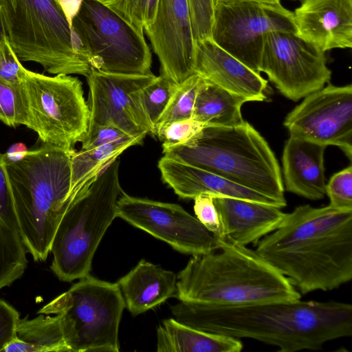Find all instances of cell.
<instances>
[{
    "label": "cell",
    "instance_id": "26",
    "mask_svg": "<svg viewBox=\"0 0 352 352\" xmlns=\"http://www.w3.org/2000/svg\"><path fill=\"white\" fill-rule=\"evenodd\" d=\"M247 100L203 78L198 89L192 118L206 126H234L245 120L241 107Z\"/></svg>",
    "mask_w": 352,
    "mask_h": 352
},
{
    "label": "cell",
    "instance_id": "24",
    "mask_svg": "<svg viewBox=\"0 0 352 352\" xmlns=\"http://www.w3.org/2000/svg\"><path fill=\"white\" fill-rule=\"evenodd\" d=\"M142 141V138H132L89 149L74 151L71 157L68 206L80 197L121 153L131 146L140 144Z\"/></svg>",
    "mask_w": 352,
    "mask_h": 352
},
{
    "label": "cell",
    "instance_id": "1",
    "mask_svg": "<svg viewBox=\"0 0 352 352\" xmlns=\"http://www.w3.org/2000/svg\"><path fill=\"white\" fill-rule=\"evenodd\" d=\"M176 320L194 329L275 346L280 352L320 350L331 340L352 336V305L338 301H272L206 305L180 301Z\"/></svg>",
    "mask_w": 352,
    "mask_h": 352
},
{
    "label": "cell",
    "instance_id": "40",
    "mask_svg": "<svg viewBox=\"0 0 352 352\" xmlns=\"http://www.w3.org/2000/svg\"><path fill=\"white\" fill-rule=\"evenodd\" d=\"M28 149L23 143L12 144L8 150L3 154V159L8 161L14 162L22 159L27 153Z\"/></svg>",
    "mask_w": 352,
    "mask_h": 352
},
{
    "label": "cell",
    "instance_id": "30",
    "mask_svg": "<svg viewBox=\"0 0 352 352\" xmlns=\"http://www.w3.org/2000/svg\"><path fill=\"white\" fill-rule=\"evenodd\" d=\"M177 85L160 74L142 91L143 104L152 126V135H154L156 123L167 107Z\"/></svg>",
    "mask_w": 352,
    "mask_h": 352
},
{
    "label": "cell",
    "instance_id": "7",
    "mask_svg": "<svg viewBox=\"0 0 352 352\" xmlns=\"http://www.w3.org/2000/svg\"><path fill=\"white\" fill-rule=\"evenodd\" d=\"M10 43L22 61L52 74L86 76L91 66L73 47L72 29L56 0H0Z\"/></svg>",
    "mask_w": 352,
    "mask_h": 352
},
{
    "label": "cell",
    "instance_id": "28",
    "mask_svg": "<svg viewBox=\"0 0 352 352\" xmlns=\"http://www.w3.org/2000/svg\"><path fill=\"white\" fill-rule=\"evenodd\" d=\"M202 81L203 78L195 73L177 85L167 107L156 123L153 136L170 122L192 118L197 94Z\"/></svg>",
    "mask_w": 352,
    "mask_h": 352
},
{
    "label": "cell",
    "instance_id": "20",
    "mask_svg": "<svg viewBox=\"0 0 352 352\" xmlns=\"http://www.w3.org/2000/svg\"><path fill=\"white\" fill-rule=\"evenodd\" d=\"M225 241L247 246L256 244L281 223L286 213L277 206L247 199L213 197Z\"/></svg>",
    "mask_w": 352,
    "mask_h": 352
},
{
    "label": "cell",
    "instance_id": "33",
    "mask_svg": "<svg viewBox=\"0 0 352 352\" xmlns=\"http://www.w3.org/2000/svg\"><path fill=\"white\" fill-rule=\"evenodd\" d=\"M329 206L340 210H352V166L335 173L326 184Z\"/></svg>",
    "mask_w": 352,
    "mask_h": 352
},
{
    "label": "cell",
    "instance_id": "14",
    "mask_svg": "<svg viewBox=\"0 0 352 352\" xmlns=\"http://www.w3.org/2000/svg\"><path fill=\"white\" fill-rule=\"evenodd\" d=\"M116 213L117 217L182 253L192 256L219 249L214 234L178 204L135 197L122 190Z\"/></svg>",
    "mask_w": 352,
    "mask_h": 352
},
{
    "label": "cell",
    "instance_id": "27",
    "mask_svg": "<svg viewBox=\"0 0 352 352\" xmlns=\"http://www.w3.org/2000/svg\"><path fill=\"white\" fill-rule=\"evenodd\" d=\"M22 243L3 154L0 153V255L16 250Z\"/></svg>",
    "mask_w": 352,
    "mask_h": 352
},
{
    "label": "cell",
    "instance_id": "22",
    "mask_svg": "<svg viewBox=\"0 0 352 352\" xmlns=\"http://www.w3.org/2000/svg\"><path fill=\"white\" fill-rule=\"evenodd\" d=\"M117 284L126 307L133 316H138L176 293L177 275L142 259Z\"/></svg>",
    "mask_w": 352,
    "mask_h": 352
},
{
    "label": "cell",
    "instance_id": "15",
    "mask_svg": "<svg viewBox=\"0 0 352 352\" xmlns=\"http://www.w3.org/2000/svg\"><path fill=\"white\" fill-rule=\"evenodd\" d=\"M289 135L340 148L352 158V85L328 84L305 97L285 117Z\"/></svg>",
    "mask_w": 352,
    "mask_h": 352
},
{
    "label": "cell",
    "instance_id": "31",
    "mask_svg": "<svg viewBox=\"0 0 352 352\" xmlns=\"http://www.w3.org/2000/svg\"><path fill=\"white\" fill-rule=\"evenodd\" d=\"M0 121L16 127L25 125V111L20 85H14L0 80Z\"/></svg>",
    "mask_w": 352,
    "mask_h": 352
},
{
    "label": "cell",
    "instance_id": "25",
    "mask_svg": "<svg viewBox=\"0 0 352 352\" xmlns=\"http://www.w3.org/2000/svg\"><path fill=\"white\" fill-rule=\"evenodd\" d=\"M69 352L60 316L39 314L35 318H19L15 338L3 352Z\"/></svg>",
    "mask_w": 352,
    "mask_h": 352
},
{
    "label": "cell",
    "instance_id": "18",
    "mask_svg": "<svg viewBox=\"0 0 352 352\" xmlns=\"http://www.w3.org/2000/svg\"><path fill=\"white\" fill-rule=\"evenodd\" d=\"M194 72L247 102L266 99L267 81L210 38L196 41Z\"/></svg>",
    "mask_w": 352,
    "mask_h": 352
},
{
    "label": "cell",
    "instance_id": "39",
    "mask_svg": "<svg viewBox=\"0 0 352 352\" xmlns=\"http://www.w3.org/2000/svg\"><path fill=\"white\" fill-rule=\"evenodd\" d=\"M72 28V21L78 13L84 0H56Z\"/></svg>",
    "mask_w": 352,
    "mask_h": 352
},
{
    "label": "cell",
    "instance_id": "42",
    "mask_svg": "<svg viewBox=\"0 0 352 352\" xmlns=\"http://www.w3.org/2000/svg\"><path fill=\"white\" fill-rule=\"evenodd\" d=\"M7 36L1 7L0 6V43Z\"/></svg>",
    "mask_w": 352,
    "mask_h": 352
},
{
    "label": "cell",
    "instance_id": "2",
    "mask_svg": "<svg viewBox=\"0 0 352 352\" xmlns=\"http://www.w3.org/2000/svg\"><path fill=\"white\" fill-rule=\"evenodd\" d=\"M256 245L301 294L335 289L352 278V210L299 206Z\"/></svg>",
    "mask_w": 352,
    "mask_h": 352
},
{
    "label": "cell",
    "instance_id": "3",
    "mask_svg": "<svg viewBox=\"0 0 352 352\" xmlns=\"http://www.w3.org/2000/svg\"><path fill=\"white\" fill-rule=\"evenodd\" d=\"M217 250L192 255L177 276L179 301L236 305L300 299L299 292L255 250L219 243Z\"/></svg>",
    "mask_w": 352,
    "mask_h": 352
},
{
    "label": "cell",
    "instance_id": "43",
    "mask_svg": "<svg viewBox=\"0 0 352 352\" xmlns=\"http://www.w3.org/2000/svg\"><path fill=\"white\" fill-rule=\"evenodd\" d=\"M292 1H302V0H292Z\"/></svg>",
    "mask_w": 352,
    "mask_h": 352
},
{
    "label": "cell",
    "instance_id": "9",
    "mask_svg": "<svg viewBox=\"0 0 352 352\" xmlns=\"http://www.w3.org/2000/svg\"><path fill=\"white\" fill-rule=\"evenodd\" d=\"M25 126L43 144L73 148L87 133L89 110L82 82L67 74L48 76L24 68L21 80Z\"/></svg>",
    "mask_w": 352,
    "mask_h": 352
},
{
    "label": "cell",
    "instance_id": "6",
    "mask_svg": "<svg viewBox=\"0 0 352 352\" xmlns=\"http://www.w3.org/2000/svg\"><path fill=\"white\" fill-rule=\"evenodd\" d=\"M116 160L73 201L54 236L50 269L61 281L72 282L89 274L94 254L116 218V206L122 190Z\"/></svg>",
    "mask_w": 352,
    "mask_h": 352
},
{
    "label": "cell",
    "instance_id": "21",
    "mask_svg": "<svg viewBox=\"0 0 352 352\" xmlns=\"http://www.w3.org/2000/svg\"><path fill=\"white\" fill-rule=\"evenodd\" d=\"M326 146L289 135L283 152V171L288 192L310 200L326 195L324 155Z\"/></svg>",
    "mask_w": 352,
    "mask_h": 352
},
{
    "label": "cell",
    "instance_id": "17",
    "mask_svg": "<svg viewBox=\"0 0 352 352\" xmlns=\"http://www.w3.org/2000/svg\"><path fill=\"white\" fill-rule=\"evenodd\" d=\"M294 13L296 34L324 52L352 47V0H302Z\"/></svg>",
    "mask_w": 352,
    "mask_h": 352
},
{
    "label": "cell",
    "instance_id": "38",
    "mask_svg": "<svg viewBox=\"0 0 352 352\" xmlns=\"http://www.w3.org/2000/svg\"><path fill=\"white\" fill-rule=\"evenodd\" d=\"M19 318V311L0 298V352L15 338Z\"/></svg>",
    "mask_w": 352,
    "mask_h": 352
},
{
    "label": "cell",
    "instance_id": "37",
    "mask_svg": "<svg viewBox=\"0 0 352 352\" xmlns=\"http://www.w3.org/2000/svg\"><path fill=\"white\" fill-rule=\"evenodd\" d=\"M132 138H140L131 137L113 125L97 126L87 131L81 141V149H89L116 142L126 141Z\"/></svg>",
    "mask_w": 352,
    "mask_h": 352
},
{
    "label": "cell",
    "instance_id": "4",
    "mask_svg": "<svg viewBox=\"0 0 352 352\" xmlns=\"http://www.w3.org/2000/svg\"><path fill=\"white\" fill-rule=\"evenodd\" d=\"M74 148L51 144L28 150L18 161L3 159L14 206L25 249L44 262L66 211Z\"/></svg>",
    "mask_w": 352,
    "mask_h": 352
},
{
    "label": "cell",
    "instance_id": "11",
    "mask_svg": "<svg viewBox=\"0 0 352 352\" xmlns=\"http://www.w3.org/2000/svg\"><path fill=\"white\" fill-rule=\"evenodd\" d=\"M273 32L296 34L294 13L281 3L247 1L214 5L210 38L258 74L265 37Z\"/></svg>",
    "mask_w": 352,
    "mask_h": 352
},
{
    "label": "cell",
    "instance_id": "23",
    "mask_svg": "<svg viewBox=\"0 0 352 352\" xmlns=\"http://www.w3.org/2000/svg\"><path fill=\"white\" fill-rule=\"evenodd\" d=\"M240 339L200 331L175 318L164 320L157 329L158 352H239Z\"/></svg>",
    "mask_w": 352,
    "mask_h": 352
},
{
    "label": "cell",
    "instance_id": "36",
    "mask_svg": "<svg viewBox=\"0 0 352 352\" xmlns=\"http://www.w3.org/2000/svg\"><path fill=\"white\" fill-rule=\"evenodd\" d=\"M24 68L6 36L0 43V80L20 85Z\"/></svg>",
    "mask_w": 352,
    "mask_h": 352
},
{
    "label": "cell",
    "instance_id": "29",
    "mask_svg": "<svg viewBox=\"0 0 352 352\" xmlns=\"http://www.w3.org/2000/svg\"><path fill=\"white\" fill-rule=\"evenodd\" d=\"M102 3L140 32L153 20L159 0H102Z\"/></svg>",
    "mask_w": 352,
    "mask_h": 352
},
{
    "label": "cell",
    "instance_id": "13",
    "mask_svg": "<svg viewBox=\"0 0 352 352\" xmlns=\"http://www.w3.org/2000/svg\"><path fill=\"white\" fill-rule=\"evenodd\" d=\"M85 77L89 85L87 131L110 124L133 138L144 139L151 134L142 91L157 76L108 73L91 67Z\"/></svg>",
    "mask_w": 352,
    "mask_h": 352
},
{
    "label": "cell",
    "instance_id": "35",
    "mask_svg": "<svg viewBox=\"0 0 352 352\" xmlns=\"http://www.w3.org/2000/svg\"><path fill=\"white\" fill-rule=\"evenodd\" d=\"M194 212L196 218L212 232L219 243L225 241V236L213 197L201 195L194 199Z\"/></svg>",
    "mask_w": 352,
    "mask_h": 352
},
{
    "label": "cell",
    "instance_id": "34",
    "mask_svg": "<svg viewBox=\"0 0 352 352\" xmlns=\"http://www.w3.org/2000/svg\"><path fill=\"white\" fill-rule=\"evenodd\" d=\"M196 41L210 38L214 16L213 0H187Z\"/></svg>",
    "mask_w": 352,
    "mask_h": 352
},
{
    "label": "cell",
    "instance_id": "19",
    "mask_svg": "<svg viewBox=\"0 0 352 352\" xmlns=\"http://www.w3.org/2000/svg\"><path fill=\"white\" fill-rule=\"evenodd\" d=\"M158 168L164 182L182 199H194L201 195L234 197L267 204L282 208L274 199L239 186L203 168L163 156Z\"/></svg>",
    "mask_w": 352,
    "mask_h": 352
},
{
    "label": "cell",
    "instance_id": "5",
    "mask_svg": "<svg viewBox=\"0 0 352 352\" xmlns=\"http://www.w3.org/2000/svg\"><path fill=\"white\" fill-rule=\"evenodd\" d=\"M164 156L217 174L287 206L278 160L264 138L248 122L206 126L192 140L163 149Z\"/></svg>",
    "mask_w": 352,
    "mask_h": 352
},
{
    "label": "cell",
    "instance_id": "8",
    "mask_svg": "<svg viewBox=\"0 0 352 352\" xmlns=\"http://www.w3.org/2000/svg\"><path fill=\"white\" fill-rule=\"evenodd\" d=\"M43 306L38 314H58L69 352H118L125 302L117 284L89 274Z\"/></svg>",
    "mask_w": 352,
    "mask_h": 352
},
{
    "label": "cell",
    "instance_id": "10",
    "mask_svg": "<svg viewBox=\"0 0 352 352\" xmlns=\"http://www.w3.org/2000/svg\"><path fill=\"white\" fill-rule=\"evenodd\" d=\"M71 29L87 51L91 67L114 74H152V55L144 32L102 0H84Z\"/></svg>",
    "mask_w": 352,
    "mask_h": 352
},
{
    "label": "cell",
    "instance_id": "16",
    "mask_svg": "<svg viewBox=\"0 0 352 352\" xmlns=\"http://www.w3.org/2000/svg\"><path fill=\"white\" fill-rule=\"evenodd\" d=\"M144 30L159 59L161 75L179 84L195 74L196 41L187 0H159Z\"/></svg>",
    "mask_w": 352,
    "mask_h": 352
},
{
    "label": "cell",
    "instance_id": "32",
    "mask_svg": "<svg viewBox=\"0 0 352 352\" xmlns=\"http://www.w3.org/2000/svg\"><path fill=\"white\" fill-rule=\"evenodd\" d=\"M206 124L192 118L170 122L156 133V137L162 142V148L186 143L197 137Z\"/></svg>",
    "mask_w": 352,
    "mask_h": 352
},
{
    "label": "cell",
    "instance_id": "41",
    "mask_svg": "<svg viewBox=\"0 0 352 352\" xmlns=\"http://www.w3.org/2000/svg\"><path fill=\"white\" fill-rule=\"evenodd\" d=\"M214 3H232L239 2L252 1L262 3L278 4L280 3V0H213Z\"/></svg>",
    "mask_w": 352,
    "mask_h": 352
},
{
    "label": "cell",
    "instance_id": "12",
    "mask_svg": "<svg viewBox=\"0 0 352 352\" xmlns=\"http://www.w3.org/2000/svg\"><path fill=\"white\" fill-rule=\"evenodd\" d=\"M259 71L267 76L280 93L293 101L321 89L331 77L325 52L296 33L287 32L266 34Z\"/></svg>",
    "mask_w": 352,
    "mask_h": 352
}]
</instances>
